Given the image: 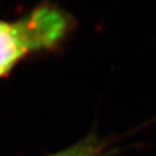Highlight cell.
<instances>
[{"mask_svg":"<svg viewBox=\"0 0 156 156\" xmlns=\"http://www.w3.org/2000/svg\"><path fill=\"white\" fill-rule=\"evenodd\" d=\"M73 27V18L51 3L36 7L15 22L0 21V78L7 76L23 58L54 51Z\"/></svg>","mask_w":156,"mask_h":156,"instance_id":"cell-1","label":"cell"},{"mask_svg":"<svg viewBox=\"0 0 156 156\" xmlns=\"http://www.w3.org/2000/svg\"><path fill=\"white\" fill-rule=\"evenodd\" d=\"M107 155L108 151L105 143L101 141V138H99L94 133H90L85 138L76 143L74 145L49 156H107Z\"/></svg>","mask_w":156,"mask_h":156,"instance_id":"cell-2","label":"cell"}]
</instances>
